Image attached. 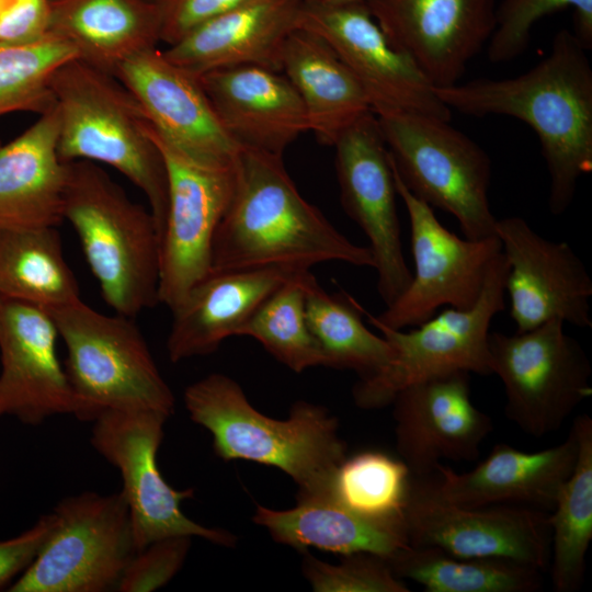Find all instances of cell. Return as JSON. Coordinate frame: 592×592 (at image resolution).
I'll list each match as a JSON object with an SVG mask.
<instances>
[{
	"label": "cell",
	"mask_w": 592,
	"mask_h": 592,
	"mask_svg": "<svg viewBox=\"0 0 592 592\" xmlns=\"http://www.w3.org/2000/svg\"><path fill=\"white\" fill-rule=\"evenodd\" d=\"M451 110L471 116L506 115L537 135L549 174V212L571 205L579 180L592 171V68L587 49L566 29L549 54L508 79H476L435 88Z\"/></svg>",
	"instance_id": "1"
},
{
	"label": "cell",
	"mask_w": 592,
	"mask_h": 592,
	"mask_svg": "<svg viewBox=\"0 0 592 592\" xmlns=\"http://www.w3.org/2000/svg\"><path fill=\"white\" fill-rule=\"evenodd\" d=\"M235 182L212 249V270H310L323 262L374 269L368 247L339 232L299 193L282 156L241 147Z\"/></svg>",
	"instance_id": "2"
},
{
	"label": "cell",
	"mask_w": 592,
	"mask_h": 592,
	"mask_svg": "<svg viewBox=\"0 0 592 592\" xmlns=\"http://www.w3.org/2000/svg\"><path fill=\"white\" fill-rule=\"evenodd\" d=\"M184 405L190 419L212 434L219 458L281 469L298 486L297 498L332 494L346 446L326 408L297 401L287 419L276 420L257 410L240 385L219 373L189 385Z\"/></svg>",
	"instance_id": "3"
},
{
	"label": "cell",
	"mask_w": 592,
	"mask_h": 592,
	"mask_svg": "<svg viewBox=\"0 0 592 592\" xmlns=\"http://www.w3.org/2000/svg\"><path fill=\"white\" fill-rule=\"evenodd\" d=\"M50 90L59 116L60 159L106 164L122 173L147 198L161 237L168 210L167 169L132 92L113 73L79 58L56 70Z\"/></svg>",
	"instance_id": "4"
},
{
	"label": "cell",
	"mask_w": 592,
	"mask_h": 592,
	"mask_svg": "<svg viewBox=\"0 0 592 592\" xmlns=\"http://www.w3.org/2000/svg\"><path fill=\"white\" fill-rule=\"evenodd\" d=\"M62 219L115 314L135 318L159 303L160 234L152 214L99 164L67 163Z\"/></svg>",
	"instance_id": "5"
},
{
	"label": "cell",
	"mask_w": 592,
	"mask_h": 592,
	"mask_svg": "<svg viewBox=\"0 0 592 592\" xmlns=\"http://www.w3.org/2000/svg\"><path fill=\"white\" fill-rule=\"evenodd\" d=\"M48 312L67 351L64 366L84 422L107 409L174 412L173 392L134 318L102 314L81 299Z\"/></svg>",
	"instance_id": "6"
},
{
	"label": "cell",
	"mask_w": 592,
	"mask_h": 592,
	"mask_svg": "<svg viewBox=\"0 0 592 592\" xmlns=\"http://www.w3.org/2000/svg\"><path fill=\"white\" fill-rule=\"evenodd\" d=\"M375 115L403 185L432 208L454 216L464 237H497L488 153L449 121L403 111Z\"/></svg>",
	"instance_id": "7"
},
{
	"label": "cell",
	"mask_w": 592,
	"mask_h": 592,
	"mask_svg": "<svg viewBox=\"0 0 592 592\" xmlns=\"http://www.w3.org/2000/svg\"><path fill=\"white\" fill-rule=\"evenodd\" d=\"M506 273L501 250L489 266L474 306L448 307L409 331L390 329L367 318L390 344L392 356L377 374L358 378L352 389L355 405L363 409L388 406L405 387L455 371L491 375L490 327L505 308Z\"/></svg>",
	"instance_id": "8"
},
{
	"label": "cell",
	"mask_w": 592,
	"mask_h": 592,
	"mask_svg": "<svg viewBox=\"0 0 592 592\" xmlns=\"http://www.w3.org/2000/svg\"><path fill=\"white\" fill-rule=\"evenodd\" d=\"M54 526L31 566L10 592H107L117 590L137 551L122 491H83L61 499Z\"/></svg>",
	"instance_id": "9"
},
{
	"label": "cell",
	"mask_w": 592,
	"mask_h": 592,
	"mask_svg": "<svg viewBox=\"0 0 592 592\" xmlns=\"http://www.w3.org/2000/svg\"><path fill=\"white\" fill-rule=\"evenodd\" d=\"M563 325L556 319L524 332L489 334L491 373L503 383L505 415L536 437L557 431L592 395L590 360Z\"/></svg>",
	"instance_id": "10"
},
{
	"label": "cell",
	"mask_w": 592,
	"mask_h": 592,
	"mask_svg": "<svg viewBox=\"0 0 592 592\" xmlns=\"http://www.w3.org/2000/svg\"><path fill=\"white\" fill-rule=\"evenodd\" d=\"M168 419L155 411L107 409L92 421L93 448L121 474L136 549L169 536L234 547L232 533L198 524L182 512L181 503L193 498V489L177 490L162 477L157 454Z\"/></svg>",
	"instance_id": "11"
},
{
	"label": "cell",
	"mask_w": 592,
	"mask_h": 592,
	"mask_svg": "<svg viewBox=\"0 0 592 592\" xmlns=\"http://www.w3.org/2000/svg\"><path fill=\"white\" fill-rule=\"evenodd\" d=\"M168 177V210L160 237L159 303L170 310L212 270L218 225L231 198L234 162L196 159L166 139L147 121ZM235 161V160H234Z\"/></svg>",
	"instance_id": "12"
},
{
	"label": "cell",
	"mask_w": 592,
	"mask_h": 592,
	"mask_svg": "<svg viewBox=\"0 0 592 592\" xmlns=\"http://www.w3.org/2000/svg\"><path fill=\"white\" fill-rule=\"evenodd\" d=\"M391 168L397 194L408 213L414 271L408 287L383 312L364 314L390 329H405L428 320L442 306H474L502 247L497 237L473 240L446 229L433 208L415 197Z\"/></svg>",
	"instance_id": "13"
},
{
	"label": "cell",
	"mask_w": 592,
	"mask_h": 592,
	"mask_svg": "<svg viewBox=\"0 0 592 592\" xmlns=\"http://www.w3.org/2000/svg\"><path fill=\"white\" fill-rule=\"evenodd\" d=\"M434 476V475H433ZM410 477L403 521L408 544L463 558H505L545 570L549 515L516 504L462 506L441 500L432 478Z\"/></svg>",
	"instance_id": "14"
},
{
	"label": "cell",
	"mask_w": 592,
	"mask_h": 592,
	"mask_svg": "<svg viewBox=\"0 0 592 592\" xmlns=\"http://www.w3.org/2000/svg\"><path fill=\"white\" fill-rule=\"evenodd\" d=\"M297 29L321 37L364 89L374 114L403 111L449 121L452 110L418 66L388 39L367 2H303Z\"/></svg>",
	"instance_id": "15"
},
{
	"label": "cell",
	"mask_w": 592,
	"mask_h": 592,
	"mask_svg": "<svg viewBox=\"0 0 592 592\" xmlns=\"http://www.w3.org/2000/svg\"><path fill=\"white\" fill-rule=\"evenodd\" d=\"M333 147L343 209L369 241L377 291L388 306L408 287L412 272L402 251L398 194L376 115L358 118Z\"/></svg>",
	"instance_id": "16"
},
{
	"label": "cell",
	"mask_w": 592,
	"mask_h": 592,
	"mask_svg": "<svg viewBox=\"0 0 592 592\" xmlns=\"http://www.w3.org/2000/svg\"><path fill=\"white\" fill-rule=\"evenodd\" d=\"M496 236L508 264L505 293L515 332L556 319L592 328V280L570 244L544 238L520 216L498 219Z\"/></svg>",
	"instance_id": "17"
},
{
	"label": "cell",
	"mask_w": 592,
	"mask_h": 592,
	"mask_svg": "<svg viewBox=\"0 0 592 592\" xmlns=\"http://www.w3.org/2000/svg\"><path fill=\"white\" fill-rule=\"evenodd\" d=\"M59 333L50 314L0 297V417L27 425L83 410L57 352Z\"/></svg>",
	"instance_id": "18"
},
{
	"label": "cell",
	"mask_w": 592,
	"mask_h": 592,
	"mask_svg": "<svg viewBox=\"0 0 592 592\" xmlns=\"http://www.w3.org/2000/svg\"><path fill=\"white\" fill-rule=\"evenodd\" d=\"M391 403L397 452L415 478L435 475L443 459H477L492 431L489 415L470 399L466 371L411 384Z\"/></svg>",
	"instance_id": "19"
},
{
	"label": "cell",
	"mask_w": 592,
	"mask_h": 592,
	"mask_svg": "<svg viewBox=\"0 0 592 592\" xmlns=\"http://www.w3.org/2000/svg\"><path fill=\"white\" fill-rule=\"evenodd\" d=\"M389 42L435 88L458 83L496 25L494 0H367Z\"/></svg>",
	"instance_id": "20"
},
{
	"label": "cell",
	"mask_w": 592,
	"mask_h": 592,
	"mask_svg": "<svg viewBox=\"0 0 592 592\" xmlns=\"http://www.w3.org/2000/svg\"><path fill=\"white\" fill-rule=\"evenodd\" d=\"M114 76L132 92L148 122L187 155L232 163L239 147L226 133L197 76L152 47L124 60Z\"/></svg>",
	"instance_id": "21"
},
{
	"label": "cell",
	"mask_w": 592,
	"mask_h": 592,
	"mask_svg": "<svg viewBox=\"0 0 592 592\" xmlns=\"http://www.w3.org/2000/svg\"><path fill=\"white\" fill-rule=\"evenodd\" d=\"M197 78L224 129L239 147L283 156L309 132L301 100L281 71L247 65Z\"/></svg>",
	"instance_id": "22"
},
{
	"label": "cell",
	"mask_w": 592,
	"mask_h": 592,
	"mask_svg": "<svg viewBox=\"0 0 592 592\" xmlns=\"http://www.w3.org/2000/svg\"><path fill=\"white\" fill-rule=\"evenodd\" d=\"M578 456V436L572 425L566 440L538 452H523L499 443L490 454L466 473L439 465L432 478L435 494L462 506L520 504L553 509Z\"/></svg>",
	"instance_id": "23"
},
{
	"label": "cell",
	"mask_w": 592,
	"mask_h": 592,
	"mask_svg": "<svg viewBox=\"0 0 592 592\" xmlns=\"http://www.w3.org/2000/svg\"><path fill=\"white\" fill-rule=\"evenodd\" d=\"M301 3L303 0H244L194 27L162 52L195 76L247 65L281 71L284 46L297 29Z\"/></svg>",
	"instance_id": "24"
},
{
	"label": "cell",
	"mask_w": 592,
	"mask_h": 592,
	"mask_svg": "<svg viewBox=\"0 0 592 592\" xmlns=\"http://www.w3.org/2000/svg\"><path fill=\"white\" fill-rule=\"evenodd\" d=\"M299 271L277 267L210 271L174 307L167 339L172 363L215 352L262 303Z\"/></svg>",
	"instance_id": "25"
},
{
	"label": "cell",
	"mask_w": 592,
	"mask_h": 592,
	"mask_svg": "<svg viewBox=\"0 0 592 592\" xmlns=\"http://www.w3.org/2000/svg\"><path fill=\"white\" fill-rule=\"evenodd\" d=\"M55 104L9 143L0 144V229L57 227L67 163L58 152Z\"/></svg>",
	"instance_id": "26"
},
{
	"label": "cell",
	"mask_w": 592,
	"mask_h": 592,
	"mask_svg": "<svg viewBox=\"0 0 592 592\" xmlns=\"http://www.w3.org/2000/svg\"><path fill=\"white\" fill-rule=\"evenodd\" d=\"M47 33L78 58L113 73L127 58L157 47L161 10L152 0H50Z\"/></svg>",
	"instance_id": "27"
},
{
	"label": "cell",
	"mask_w": 592,
	"mask_h": 592,
	"mask_svg": "<svg viewBox=\"0 0 592 592\" xmlns=\"http://www.w3.org/2000/svg\"><path fill=\"white\" fill-rule=\"evenodd\" d=\"M252 521L280 544L307 551L314 547L342 556L367 553L388 559L408 545L405 521L361 516L333 496L297 498L287 510L257 505Z\"/></svg>",
	"instance_id": "28"
},
{
	"label": "cell",
	"mask_w": 592,
	"mask_h": 592,
	"mask_svg": "<svg viewBox=\"0 0 592 592\" xmlns=\"http://www.w3.org/2000/svg\"><path fill=\"white\" fill-rule=\"evenodd\" d=\"M282 73L305 107L309 132L333 146L354 122L373 112L369 100L344 62L318 35L296 29L282 55Z\"/></svg>",
	"instance_id": "29"
},
{
	"label": "cell",
	"mask_w": 592,
	"mask_h": 592,
	"mask_svg": "<svg viewBox=\"0 0 592 592\" xmlns=\"http://www.w3.org/2000/svg\"><path fill=\"white\" fill-rule=\"evenodd\" d=\"M0 297L47 311L81 299L56 227L0 229Z\"/></svg>",
	"instance_id": "30"
},
{
	"label": "cell",
	"mask_w": 592,
	"mask_h": 592,
	"mask_svg": "<svg viewBox=\"0 0 592 592\" xmlns=\"http://www.w3.org/2000/svg\"><path fill=\"white\" fill-rule=\"evenodd\" d=\"M572 425L578 436L577 460L549 515V566L557 592L580 589L592 539V419L582 414Z\"/></svg>",
	"instance_id": "31"
},
{
	"label": "cell",
	"mask_w": 592,
	"mask_h": 592,
	"mask_svg": "<svg viewBox=\"0 0 592 592\" xmlns=\"http://www.w3.org/2000/svg\"><path fill=\"white\" fill-rule=\"evenodd\" d=\"M306 318L323 356V366L354 371L358 378L380 372L392 349L365 326L364 308L346 293L329 294L310 272L306 281Z\"/></svg>",
	"instance_id": "32"
},
{
	"label": "cell",
	"mask_w": 592,
	"mask_h": 592,
	"mask_svg": "<svg viewBox=\"0 0 592 592\" xmlns=\"http://www.w3.org/2000/svg\"><path fill=\"white\" fill-rule=\"evenodd\" d=\"M386 560L396 577L428 592H535L542 587L540 570L505 558H463L408 544Z\"/></svg>",
	"instance_id": "33"
},
{
	"label": "cell",
	"mask_w": 592,
	"mask_h": 592,
	"mask_svg": "<svg viewBox=\"0 0 592 592\" xmlns=\"http://www.w3.org/2000/svg\"><path fill=\"white\" fill-rule=\"evenodd\" d=\"M310 270L286 280L258 308L239 335L257 340L278 362L296 373L323 366V356L306 318V281Z\"/></svg>",
	"instance_id": "34"
},
{
	"label": "cell",
	"mask_w": 592,
	"mask_h": 592,
	"mask_svg": "<svg viewBox=\"0 0 592 592\" xmlns=\"http://www.w3.org/2000/svg\"><path fill=\"white\" fill-rule=\"evenodd\" d=\"M411 473L400 459L367 451L338 467L332 496L350 511L377 521H403Z\"/></svg>",
	"instance_id": "35"
},
{
	"label": "cell",
	"mask_w": 592,
	"mask_h": 592,
	"mask_svg": "<svg viewBox=\"0 0 592 592\" xmlns=\"http://www.w3.org/2000/svg\"><path fill=\"white\" fill-rule=\"evenodd\" d=\"M73 58H78L76 50L48 33L26 43H0V116L49 109L52 78Z\"/></svg>",
	"instance_id": "36"
},
{
	"label": "cell",
	"mask_w": 592,
	"mask_h": 592,
	"mask_svg": "<svg viewBox=\"0 0 592 592\" xmlns=\"http://www.w3.org/2000/svg\"><path fill=\"white\" fill-rule=\"evenodd\" d=\"M573 9V34L588 50L592 48V0H503L496 8V25L488 41V58L504 62L528 46L532 27L542 18Z\"/></svg>",
	"instance_id": "37"
},
{
	"label": "cell",
	"mask_w": 592,
	"mask_h": 592,
	"mask_svg": "<svg viewBox=\"0 0 592 592\" xmlns=\"http://www.w3.org/2000/svg\"><path fill=\"white\" fill-rule=\"evenodd\" d=\"M303 573L315 592H408L383 557L356 553L332 565L304 551Z\"/></svg>",
	"instance_id": "38"
},
{
	"label": "cell",
	"mask_w": 592,
	"mask_h": 592,
	"mask_svg": "<svg viewBox=\"0 0 592 592\" xmlns=\"http://www.w3.org/2000/svg\"><path fill=\"white\" fill-rule=\"evenodd\" d=\"M191 539L190 536L163 537L137 550L116 591L149 592L164 587L182 568Z\"/></svg>",
	"instance_id": "39"
},
{
	"label": "cell",
	"mask_w": 592,
	"mask_h": 592,
	"mask_svg": "<svg viewBox=\"0 0 592 592\" xmlns=\"http://www.w3.org/2000/svg\"><path fill=\"white\" fill-rule=\"evenodd\" d=\"M244 0H161L160 42L174 44L202 23L232 9Z\"/></svg>",
	"instance_id": "40"
},
{
	"label": "cell",
	"mask_w": 592,
	"mask_h": 592,
	"mask_svg": "<svg viewBox=\"0 0 592 592\" xmlns=\"http://www.w3.org/2000/svg\"><path fill=\"white\" fill-rule=\"evenodd\" d=\"M50 0H0V43H26L47 34Z\"/></svg>",
	"instance_id": "41"
},
{
	"label": "cell",
	"mask_w": 592,
	"mask_h": 592,
	"mask_svg": "<svg viewBox=\"0 0 592 592\" xmlns=\"http://www.w3.org/2000/svg\"><path fill=\"white\" fill-rule=\"evenodd\" d=\"M54 526V515H42L23 533L0 539V589L18 574H22L34 561Z\"/></svg>",
	"instance_id": "42"
},
{
	"label": "cell",
	"mask_w": 592,
	"mask_h": 592,
	"mask_svg": "<svg viewBox=\"0 0 592 592\" xmlns=\"http://www.w3.org/2000/svg\"><path fill=\"white\" fill-rule=\"evenodd\" d=\"M367 0H303V2H317V3H352L364 2Z\"/></svg>",
	"instance_id": "43"
},
{
	"label": "cell",
	"mask_w": 592,
	"mask_h": 592,
	"mask_svg": "<svg viewBox=\"0 0 592 592\" xmlns=\"http://www.w3.org/2000/svg\"><path fill=\"white\" fill-rule=\"evenodd\" d=\"M152 1L159 2V1H161V0H152Z\"/></svg>",
	"instance_id": "44"
}]
</instances>
